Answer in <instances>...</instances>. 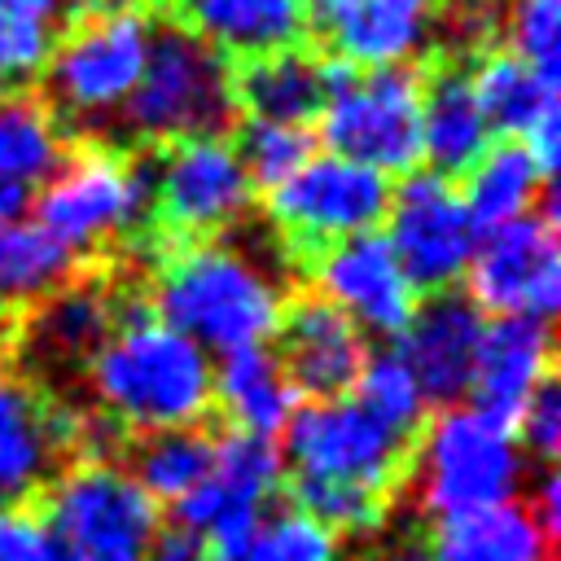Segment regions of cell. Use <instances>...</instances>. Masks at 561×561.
I'll list each match as a JSON object with an SVG mask.
<instances>
[{
  "instance_id": "cell-1",
  "label": "cell",
  "mask_w": 561,
  "mask_h": 561,
  "mask_svg": "<svg viewBox=\"0 0 561 561\" xmlns=\"http://www.w3.org/2000/svg\"><path fill=\"white\" fill-rule=\"evenodd\" d=\"M403 443L408 438L368 416L351 394L294 408L285 451L294 460L298 513L316 517L333 535L377 530L403 473Z\"/></svg>"
},
{
  "instance_id": "cell-2",
  "label": "cell",
  "mask_w": 561,
  "mask_h": 561,
  "mask_svg": "<svg viewBox=\"0 0 561 561\" xmlns=\"http://www.w3.org/2000/svg\"><path fill=\"white\" fill-rule=\"evenodd\" d=\"M88 381L101 412L140 434L197 425L215 399L210 355L145 311L114 324L88 355Z\"/></svg>"
},
{
  "instance_id": "cell-3",
  "label": "cell",
  "mask_w": 561,
  "mask_h": 561,
  "mask_svg": "<svg viewBox=\"0 0 561 561\" xmlns=\"http://www.w3.org/2000/svg\"><path fill=\"white\" fill-rule=\"evenodd\" d=\"M153 307L162 324L184 333L206 355H232L276 337L285 285L254 254L224 241H202L162 263Z\"/></svg>"
},
{
  "instance_id": "cell-4",
  "label": "cell",
  "mask_w": 561,
  "mask_h": 561,
  "mask_svg": "<svg viewBox=\"0 0 561 561\" xmlns=\"http://www.w3.org/2000/svg\"><path fill=\"white\" fill-rule=\"evenodd\" d=\"M232 110L237 92L224 53H215L188 26H162L118 118L123 131L140 145H180L219 136L232 123Z\"/></svg>"
},
{
  "instance_id": "cell-5",
  "label": "cell",
  "mask_w": 561,
  "mask_h": 561,
  "mask_svg": "<svg viewBox=\"0 0 561 561\" xmlns=\"http://www.w3.org/2000/svg\"><path fill=\"white\" fill-rule=\"evenodd\" d=\"M522 478L526 460L513 425L478 408H447L416 451V500L438 522L513 504Z\"/></svg>"
},
{
  "instance_id": "cell-6",
  "label": "cell",
  "mask_w": 561,
  "mask_h": 561,
  "mask_svg": "<svg viewBox=\"0 0 561 561\" xmlns=\"http://www.w3.org/2000/svg\"><path fill=\"white\" fill-rule=\"evenodd\" d=\"M421 79L403 66H329L320 136L329 153L377 175H408L421 162Z\"/></svg>"
},
{
  "instance_id": "cell-7",
  "label": "cell",
  "mask_w": 561,
  "mask_h": 561,
  "mask_svg": "<svg viewBox=\"0 0 561 561\" xmlns=\"http://www.w3.org/2000/svg\"><path fill=\"white\" fill-rule=\"evenodd\" d=\"M153 22L140 4L88 9L48 53V92L79 123L114 118L149 61Z\"/></svg>"
},
{
  "instance_id": "cell-8",
  "label": "cell",
  "mask_w": 561,
  "mask_h": 561,
  "mask_svg": "<svg viewBox=\"0 0 561 561\" xmlns=\"http://www.w3.org/2000/svg\"><path fill=\"white\" fill-rule=\"evenodd\" d=\"M153 193V162H127L105 149H79L57 162L35 202V224L75 259L123 241L145 215Z\"/></svg>"
},
{
  "instance_id": "cell-9",
  "label": "cell",
  "mask_w": 561,
  "mask_h": 561,
  "mask_svg": "<svg viewBox=\"0 0 561 561\" xmlns=\"http://www.w3.org/2000/svg\"><path fill=\"white\" fill-rule=\"evenodd\" d=\"M44 535L70 561H149L158 504L114 460H83L53 482Z\"/></svg>"
},
{
  "instance_id": "cell-10",
  "label": "cell",
  "mask_w": 561,
  "mask_h": 561,
  "mask_svg": "<svg viewBox=\"0 0 561 561\" xmlns=\"http://www.w3.org/2000/svg\"><path fill=\"white\" fill-rule=\"evenodd\" d=\"M267 193L276 228L298 250L316 254L333 241L373 232V224L386 219L390 206V180L337 153H311L285 184Z\"/></svg>"
},
{
  "instance_id": "cell-11",
  "label": "cell",
  "mask_w": 561,
  "mask_h": 561,
  "mask_svg": "<svg viewBox=\"0 0 561 561\" xmlns=\"http://www.w3.org/2000/svg\"><path fill=\"white\" fill-rule=\"evenodd\" d=\"M386 245L394 250L412 289L443 294L451 289L473 259L478 228L465 210V197L451 180L434 171H408L386 206Z\"/></svg>"
},
{
  "instance_id": "cell-12",
  "label": "cell",
  "mask_w": 561,
  "mask_h": 561,
  "mask_svg": "<svg viewBox=\"0 0 561 561\" xmlns=\"http://www.w3.org/2000/svg\"><path fill=\"white\" fill-rule=\"evenodd\" d=\"M469 289L478 311L552 320L561 307V245L552 228V197L543 193V215H522L504 228L482 232L469 259Z\"/></svg>"
},
{
  "instance_id": "cell-13",
  "label": "cell",
  "mask_w": 561,
  "mask_h": 561,
  "mask_svg": "<svg viewBox=\"0 0 561 561\" xmlns=\"http://www.w3.org/2000/svg\"><path fill=\"white\" fill-rule=\"evenodd\" d=\"M254 184L224 136H197L171 145L153 162L149 206L175 237H215L250 210Z\"/></svg>"
},
{
  "instance_id": "cell-14",
  "label": "cell",
  "mask_w": 561,
  "mask_h": 561,
  "mask_svg": "<svg viewBox=\"0 0 561 561\" xmlns=\"http://www.w3.org/2000/svg\"><path fill=\"white\" fill-rule=\"evenodd\" d=\"M280 486V447L254 434H224L215 438L210 469L202 482L175 504V522L206 543H219L263 517L272 491Z\"/></svg>"
},
{
  "instance_id": "cell-15",
  "label": "cell",
  "mask_w": 561,
  "mask_h": 561,
  "mask_svg": "<svg viewBox=\"0 0 561 561\" xmlns=\"http://www.w3.org/2000/svg\"><path fill=\"white\" fill-rule=\"evenodd\" d=\"M316 285L320 298L333 302L359 333H399L416 307V289L381 232L324 245L316 259Z\"/></svg>"
},
{
  "instance_id": "cell-16",
  "label": "cell",
  "mask_w": 561,
  "mask_h": 561,
  "mask_svg": "<svg viewBox=\"0 0 561 561\" xmlns=\"http://www.w3.org/2000/svg\"><path fill=\"white\" fill-rule=\"evenodd\" d=\"M482 329L486 320L478 302L451 289L430 294L421 307H412L408 324L399 329L394 355L416 377L425 403H456L460 394H469Z\"/></svg>"
},
{
  "instance_id": "cell-17",
  "label": "cell",
  "mask_w": 561,
  "mask_h": 561,
  "mask_svg": "<svg viewBox=\"0 0 561 561\" xmlns=\"http://www.w3.org/2000/svg\"><path fill=\"white\" fill-rule=\"evenodd\" d=\"M280 368L294 381V390L311 394V399H342L346 390H355V377L368 359L364 333L320 294L298 298L294 307H285L280 324Z\"/></svg>"
},
{
  "instance_id": "cell-18",
  "label": "cell",
  "mask_w": 561,
  "mask_h": 561,
  "mask_svg": "<svg viewBox=\"0 0 561 561\" xmlns=\"http://www.w3.org/2000/svg\"><path fill=\"white\" fill-rule=\"evenodd\" d=\"M66 408H48L26 381L0 373V508H18L44 491L61 451L75 447Z\"/></svg>"
},
{
  "instance_id": "cell-19",
  "label": "cell",
  "mask_w": 561,
  "mask_h": 561,
  "mask_svg": "<svg viewBox=\"0 0 561 561\" xmlns=\"http://www.w3.org/2000/svg\"><path fill=\"white\" fill-rule=\"evenodd\" d=\"M311 26L351 70L403 66L430 31V0H307Z\"/></svg>"
},
{
  "instance_id": "cell-20",
  "label": "cell",
  "mask_w": 561,
  "mask_h": 561,
  "mask_svg": "<svg viewBox=\"0 0 561 561\" xmlns=\"http://www.w3.org/2000/svg\"><path fill=\"white\" fill-rule=\"evenodd\" d=\"M473 96L495 131L526 145L539 171L552 180L557 171V145H561V114H557V79H543L513 53H495L478 61V75H469Z\"/></svg>"
},
{
  "instance_id": "cell-21",
  "label": "cell",
  "mask_w": 561,
  "mask_h": 561,
  "mask_svg": "<svg viewBox=\"0 0 561 561\" xmlns=\"http://www.w3.org/2000/svg\"><path fill=\"white\" fill-rule=\"evenodd\" d=\"M552 364V337L543 320H517V316H495L482 329L478 359H473V408L508 421L522 412V403L548 381Z\"/></svg>"
},
{
  "instance_id": "cell-22",
  "label": "cell",
  "mask_w": 561,
  "mask_h": 561,
  "mask_svg": "<svg viewBox=\"0 0 561 561\" xmlns=\"http://www.w3.org/2000/svg\"><path fill=\"white\" fill-rule=\"evenodd\" d=\"M188 13L215 53L241 61L298 48L311 26L307 0H188Z\"/></svg>"
},
{
  "instance_id": "cell-23",
  "label": "cell",
  "mask_w": 561,
  "mask_h": 561,
  "mask_svg": "<svg viewBox=\"0 0 561 561\" xmlns=\"http://www.w3.org/2000/svg\"><path fill=\"white\" fill-rule=\"evenodd\" d=\"M486 149H491V123L473 96L469 75L465 70L434 75V83L421 88V158H430L434 175L451 180L465 175Z\"/></svg>"
},
{
  "instance_id": "cell-24",
  "label": "cell",
  "mask_w": 561,
  "mask_h": 561,
  "mask_svg": "<svg viewBox=\"0 0 561 561\" xmlns=\"http://www.w3.org/2000/svg\"><path fill=\"white\" fill-rule=\"evenodd\" d=\"M215 399L224 403L228 421L254 438H276L298 408V390L267 346L224 355L215 368Z\"/></svg>"
},
{
  "instance_id": "cell-25",
  "label": "cell",
  "mask_w": 561,
  "mask_h": 561,
  "mask_svg": "<svg viewBox=\"0 0 561 561\" xmlns=\"http://www.w3.org/2000/svg\"><path fill=\"white\" fill-rule=\"evenodd\" d=\"M324 88H329V66H320L302 48L254 57L232 79L237 105L250 110V118H259V123H294V127H307V118L320 114Z\"/></svg>"
},
{
  "instance_id": "cell-26",
  "label": "cell",
  "mask_w": 561,
  "mask_h": 561,
  "mask_svg": "<svg viewBox=\"0 0 561 561\" xmlns=\"http://www.w3.org/2000/svg\"><path fill=\"white\" fill-rule=\"evenodd\" d=\"M465 175H469V184L460 197H465V210L478 232H491V228H504V224L530 215L535 202L548 193V175L539 171L530 149L517 140L491 145Z\"/></svg>"
},
{
  "instance_id": "cell-27",
  "label": "cell",
  "mask_w": 561,
  "mask_h": 561,
  "mask_svg": "<svg viewBox=\"0 0 561 561\" xmlns=\"http://www.w3.org/2000/svg\"><path fill=\"white\" fill-rule=\"evenodd\" d=\"M548 535L522 504H495L482 513L438 522L430 561H543Z\"/></svg>"
},
{
  "instance_id": "cell-28",
  "label": "cell",
  "mask_w": 561,
  "mask_h": 561,
  "mask_svg": "<svg viewBox=\"0 0 561 561\" xmlns=\"http://www.w3.org/2000/svg\"><path fill=\"white\" fill-rule=\"evenodd\" d=\"M114 298L96 280L61 285L44 302H35V351L48 359H88L114 333Z\"/></svg>"
},
{
  "instance_id": "cell-29",
  "label": "cell",
  "mask_w": 561,
  "mask_h": 561,
  "mask_svg": "<svg viewBox=\"0 0 561 561\" xmlns=\"http://www.w3.org/2000/svg\"><path fill=\"white\" fill-rule=\"evenodd\" d=\"M75 272V254L53 241L35 219H13L0 228V307L44 302Z\"/></svg>"
},
{
  "instance_id": "cell-30",
  "label": "cell",
  "mask_w": 561,
  "mask_h": 561,
  "mask_svg": "<svg viewBox=\"0 0 561 561\" xmlns=\"http://www.w3.org/2000/svg\"><path fill=\"white\" fill-rule=\"evenodd\" d=\"M61 127L39 96L0 92V180L31 188L61 162Z\"/></svg>"
},
{
  "instance_id": "cell-31",
  "label": "cell",
  "mask_w": 561,
  "mask_h": 561,
  "mask_svg": "<svg viewBox=\"0 0 561 561\" xmlns=\"http://www.w3.org/2000/svg\"><path fill=\"white\" fill-rule=\"evenodd\" d=\"M210 561H342L337 535L298 508L263 513L206 552Z\"/></svg>"
},
{
  "instance_id": "cell-32",
  "label": "cell",
  "mask_w": 561,
  "mask_h": 561,
  "mask_svg": "<svg viewBox=\"0 0 561 561\" xmlns=\"http://www.w3.org/2000/svg\"><path fill=\"white\" fill-rule=\"evenodd\" d=\"M210 451H215V438L202 434L197 425H184V430H158V434H145L131 451V478L136 486L158 504H180L197 482L202 473L210 469Z\"/></svg>"
},
{
  "instance_id": "cell-33",
  "label": "cell",
  "mask_w": 561,
  "mask_h": 561,
  "mask_svg": "<svg viewBox=\"0 0 561 561\" xmlns=\"http://www.w3.org/2000/svg\"><path fill=\"white\" fill-rule=\"evenodd\" d=\"M66 0H0V83H26L48 66Z\"/></svg>"
},
{
  "instance_id": "cell-34",
  "label": "cell",
  "mask_w": 561,
  "mask_h": 561,
  "mask_svg": "<svg viewBox=\"0 0 561 561\" xmlns=\"http://www.w3.org/2000/svg\"><path fill=\"white\" fill-rule=\"evenodd\" d=\"M355 403L368 416H377L386 430H394L399 438H408L421 425L425 408H430L425 394H421V386H416V377L408 373V364L394 351L364 359V368L355 377Z\"/></svg>"
},
{
  "instance_id": "cell-35",
  "label": "cell",
  "mask_w": 561,
  "mask_h": 561,
  "mask_svg": "<svg viewBox=\"0 0 561 561\" xmlns=\"http://www.w3.org/2000/svg\"><path fill=\"white\" fill-rule=\"evenodd\" d=\"M250 184H263V188H276L285 184L311 153H316V140L307 127H294V123H259L250 118L241 127V140L232 145Z\"/></svg>"
},
{
  "instance_id": "cell-36",
  "label": "cell",
  "mask_w": 561,
  "mask_h": 561,
  "mask_svg": "<svg viewBox=\"0 0 561 561\" xmlns=\"http://www.w3.org/2000/svg\"><path fill=\"white\" fill-rule=\"evenodd\" d=\"M504 31L517 61L543 79L561 75V0H508Z\"/></svg>"
},
{
  "instance_id": "cell-37",
  "label": "cell",
  "mask_w": 561,
  "mask_h": 561,
  "mask_svg": "<svg viewBox=\"0 0 561 561\" xmlns=\"http://www.w3.org/2000/svg\"><path fill=\"white\" fill-rule=\"evenodd\" d=\"M517 421V447H526L530 456H539V460H552L557 456V447H561V390H557V381L548 377L526 403H522V412L513 416Z\"/></svg>"
},
{
  "instance_id": "cell-38",
  "label": "cell",
  "mask_w": 561,
  "mask_h": 561,
  "mask_svg": "<svg viewBox=\"0 0 561 561\" xmlns=\"http://www.w3.org/2000/svg\"><path fill=\"white\" fill-rule=\"evenodd\" d=\"M48 535L35 517L18 508H0V561H44Z\"/></svg>"
},
{
  "instance_id": "cell-39",
  "label": "cell",
  "mask_w": 561,
  "mask_h": 561,
  "mask_svg": "<svg viewBox=\"0 0 561 561\" xmlns=\"http://www.w3.org/2000/svg\"><path fill=\"white\" fill-rule=\"evenodd\" d=\"M206 552H210V543L197 539L193 530H184L180 522L167 530L158 526V535L149 543V561H206Z\"/></svg>"
},
{
  "instance_id": "cell-40",
  "label": "cell",
  "mask_w": 561,
  "mask_h": 561,
  "mask_svg": "<svg viewBox=\"0 0 561 561\" xmlns=\"http://www.w3.org/2000/svg\"><path fill=\"white\" fill-rule=\"evenodd\" d=\"M526 508H530V517L539 522V530L552 539V535H557V526H561V482H557V473H552V469L539 478L535 500H530Z\"/></svg>"
},
{
  "instance_id": "cell-41",
  "label": "cell",
  "mask_w": 561,
  "mask_h": 561,
  "mask_svg": "<svg viewBox=\"0 0 561 561\" xmlns=\"http://www.w3.org/2000/svg\"><path fill=\"white\" fill-rule=\"evenodd\" d=\"M364 561H430V557H425V548H421L416 539H408V535H390V539H381Z\"/></svg>"
},
{
  "instance_id": "cell-42",
  "label": "cell",
  "mask_w": 561,
  "mask_h": 561,
  "mask_svg": "<svg viewBox=\"0 0 561 561\" xmlns=\"http://www.w3.org/2000/svg\"><path fill=\"white\" fill-rule=\"evenodd\" d=\"M22 206H26V188L0 180V228H9V224L22 215Z\"/></svg>"
}]
</instances>
